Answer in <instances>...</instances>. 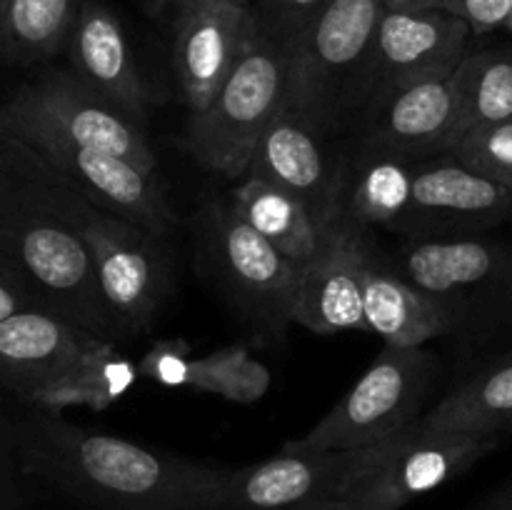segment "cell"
Masks as SVG:
<instances>
[{
  "label": "cell",
  "mask_w": 512,
  "mask_h": 510,
  "mask_svg": "<svg viewBox=\"0 0 512 510\" xmlns=\"http://www.w3.org/2000/svg\"><path fill=\"white\" fill-rule=\"evenodd\" d=\"M23 475L90 510H218L225 470L68 423L35 408L15 420Z\"/></svg>",
  "instance_id": "1"
},
{
  "label": "cell",
  "mask_w": 512,
  "mask_h": 510,
  "mask_svg": "<svg viewBox=\"0 0 512 510\" xmlns=\"http://www.w3.org/2000/svg\"><path fill=\"white\" fill-rule=\"evenodd\" d=\"M380 0H328L288 48L283 108L320 140L360 115L370 95Z\"/></svg>",
  "instance_id": "2"
},
{
  "label": "cell",
  "mask_w": 512,
  "mask_h": 510,
  "mask_svg": "<svg viewBox=\"0 0 512 510\" xmlns=\"http://www.w3.org/2000/svg\"><path fill=\"white\" fill-rule=\"evenodd\" d=\"M0 275L28 310L78 325L108 343L120 340L93 255L63 220L35 215L0 220Z\"/></svg>",
  "instance_id": "3"
},
{
  "label": "cell",
  "mask_w": 512,
  "mask_h": 510,
  "mask_svg": "<svg viewBox=\"0 0 512 510\" xmlns=\"http://www.w3.org/2000/svg\"><path fill=\"white\" fill-rule=\"evenodd\" d=\"M288 73V45L260 25L215 98L190 113L185 148L210 173L240 180L270 120L280 113Z\"/></svg>",
  "instance_id": "4"
},
{
  "label": "cell",
  "mask_w": 512,
  "mask_h": 510,
  "mask_svg": "<svg viewBox=\"0 0 512 510\" xmlns=\"http://www.w3.org/2000/svg\"><path fill=\"white\" fill-rule=\"evenodd\" d=\"M440 375L433 350L385 345L358 383L288 450H360L410 433Z\"/></svg>",
  "instance_id": "5"
},
{
  "label": "cell",
  "mask_w": 512,
  "mask_h": 510,
  "mask_svg": "<svg viewBox=\"0 0 512 510\" xmlns=\"http://www.w3.org/2000/svg\"><path fill=\"white\" fill-rule=\"evenodd\" d=\"M398 275L448 315L453 333L512 325V248L498 240L405 238Z\"/></svg>",
  "instance_id": "6"
},
{
  "label": "cell",
  "mask_w": 512,
  "mask_h": 510,
  "mask_svg": "<svg viewBox=\"0 0 512 510\" xmlns=\"http://www.w3.org/2000/svg\"><path fill=\"white\" fill-rule=\"evenodd\" d=\"M200 260L260 338L278 340L293 325L300 270L255 233L230 198L208 200L198 215Z\"/></svg>",
  "instance_id": "7"
},
{
  "label": "cell",
  "mask_w": 512,
  "mask_h": 510,
  "mask_svg": "<svg viewBox=\"0 0 512 510\" xmlns=\"http://www.w3.org/2000/svg\"><path fill=\"white\" fill-rule=\"evenodd\" d=\"M3 123L8 133L33 145L65 185L93 208L130 220L158 238H165L178 223L155 175L103 150L73 143L48 118L18 98L3 105Z\"/></svg>",
  "instance_id": "8"
},
{
  "label": "cell",
  "mask_w": 512,
  "mask_h": 510,
  "mask_svg": "<svg viewBox=\"0 0 512 510\" xmlns=\"http://www.w3.org/2000/svg\"><path fill=\"white\" fill-rule=\"evenodd\" d=\"M70 228L93 255L100 293L120 340L148 333L168 293L170 273L163 238L93 205Z\"/></svg>",
  "instance_id": "9"
},
{
  "label": "cell",
  "mask_w": 512,
  "mask_h": 510,
  "mask_svg": "<svg viewBox=\"0 0 512 510\" xmlns=\"http://www.w3.org/2000/svg\"><path fill=\"white\" fill-rule=\"evenodd\" d=\"M498 445V438L425 433L415 425L400 438L368 448L340 500L355 510H400L410 500L463 475Z\"/></svg>",
  "instance_id": "10"
},
{
  "label": "cell",
  "mask_w": 512,
  "mask_h": 510,
  "mask_svg": "<svg viewBox=\"0 0 512 510\" xmlns=\"http://www.w3.org/2000/svg\"><path fill=\"white\" fill-rule=\"evenodd\" d=\"M512 218V190L440 153L415 163L413 188L393 233L405 238H463Z\"/></svg>",
  "instance_id": "11"
},
{
  "label": "cell",
  "mask_w": 512,
  "mask_h": 510,
  "mask_svg": "<svg viewBox=\"0 0 512 510\" xmlns=\"http://www.w3.org/2000/svg\"><path fill=\"white\" fill-rule=\"evenodd\" d=\"M368 448L288 450L263 463L228 468L218 510H315L338 500Z\"/></svg>",
  "instance_id": "12"
},
{
  "label": "cell",
  "mask_w": 512,
  "mask_h": 510,
  "mask_svg": "<svg viewBox=\"0 0 512 510\" xmlns=\"http://www.w3.org/2000/svg\"><path fill=\"white\" fill-rule=\"evenodd\" d=\"M360 140L368 153L425 160L450 153L458 143L455 78H430L398 85L368 98L358 115Z\"/></svg>",
  "instance_id": "13"
},
{
  "label": "cell",
  "mask_w": 512,
  "mask_h": 510,
  "mask_svg": "<svg viewBox=\"0 0 512 510\" xmlns=\"http://www.w3.org/2000/svg\"><path fill=\"white\" fill-rule=\"evenodd\" d=\"M113 345L53 315L18 310L0 320V388L35 405Z\"/></svg>",
  "instance_id": "14"
},
{
  "label": "cell",
  "mask_w": 512,
  "mask_h": 510,
  "mask_svg": "<svg viewBox=\"0 0 512 510\" xmlns=\"http://www.w3.org/2000/svg\"><path fill=\"white\" fill-rule=\"evenodd\" d=\"M473 33L440 8L383 10L373 40L370 95L415 80L448 78L470 53Z\"/></svg>",
  "instance_id": "15"
},
{
  "label": "cell",
  "mask_w": 512,
  "mask_h": 510,
  "mask_svg": "<svg viewBox=\"0 0 512 510\" xmlns=\"http://www.w3.org/2000/svg\"><path fill=\"white\" fill-rule=\"evenodd\" d=\"M13 98L38 110L73 143L128 160L148 175L158 173V155L150 148L143 125L90 93L68 68L48 70L33 83L20 85Z\"/></svg>",
  "instance_id": "16"
},
{
  "label": "cell",
  "mask_w": 512,
  "mask_h": 510,
  "mask_svg": "<svg viewBox=\"0 0 512 510\" xmlns=\"http://www.w3.org/2000/svg\"><path fill=\"white\" fill-rule=\"evenodd\" d=\"M245 175L295 195L325 230L345 225L343 198L348 175L330 163L323 140L285 108H280L260 135Z\"/></svg>",
  "instance_id": "17"
},
{
  "label": "cell",
  "mask_w": 512,
  "mask_h": 510,
  "mask_svg": "<svg viewBox=\"0 0 512 510\" xmlns=\"http://www.w3.org/2000/svg\"><path fill=\"white\" fill-rule=\"evenodd\" d=\"M173 70L190 113H200L253 38L258 20L250 5L198 0L173 20Z\"/></svg>",
  "instance_id": "18"
},
{
  "label": "cell",
  "mask_w": 512,
  "mask_h": 510,
  "mask_svg": "<svg viewBox=\"0 0 512 510\" xmlns=\"http://www.w3.org/2000/svg\"><path fill=\"white\" fill-rule=\"evenodd\" d=\"M68 70L90 93L143 125L150 93L118 15L100 0H83L65 43Z\"/></svg>",
  "instance_id": "19"
},
{
  "label": "cell",
  "mask_w": 512,
  "mask_h": 510,
  "mask_svg": "<svg viewBox=\"0 0 512 510\" xmlns=\"http://www.w3.org/2000/svg\"><path fill=\"white\" fill-rule=\"evenodd\" d=\"M368 255L363 230L348 223L340 225L323 253L300 270L293 323L318 335L343 330L365 333L363 268Z\"/></svg>",
  "instance_id": "20"
},
{
  "label": "cell",
  "mask_w": 512,
  "mask_h": 510,
  "mask_svg": "<svg viewBox=\"0 0 512 510\" xmlns=\"http://www.w3.org/2000/svg\"><path fill=\"white\" fill-rule=\"evenodd\" d=\"M365 333L383 338L393 348H423L443 335H453L448 315L418 288L385 270L370 253L363 268Z\"/></svg>",
  "instance_id": "21"
},
{
  "label": "cell",
  "mask_w": 512,
  "mask_h": 510,
  "mask_svg": "<svg viewBox=\"0 0 512 510\" xmlns=\"http://www.w3.org/2000/svg\"><path fill=\"white\" fill-rule=\"evenodd\" d=\"M88 205L33 145L0 130V220L35 215L73 225Z\"/></svg>",
  "instance_id": "22"
},
{
  "label": "cell",
  "mask_w": 512,
  "mask_h": 510,
  "mask_svg": "<svg viewBox=\"0 0 512 510\" xmlns=\"http://www.w3.org/2000/svg\"><path fill=\"white\" fill-rule=\"evenodd\" d=\"M230 203L255 233L263 235L298 270L313 263L335 235V230H325L295 195L250 175L240 178L230 193Z\"/></svg>",
  "instance_id": "23"
},
{
  "label": "cell",
  "mask_w": 512,
  "mask_h": 510,
  "mask_svg": "<svg viewBox=\"0 0 512 510\" xmlns=\"http://www.w3.org/2000/svg\"><path fill=\"white\" fill-rule=\"evenodd\" d=\"M425 433L498 438L512 430V350L445 395L418 423Z\"/></svg>",
  "instance_id": "24"
},
{
  "label": "cell",
  "mask_w": 512,
  "mask_h": 510,
  "mask_svg": "<svg viewBox=\"0 0 512 510\" xmlns=\"http://www.w3.org/2000/svg\"><path fill=\"white\" fill-rule=\"evenodd\" d=\"M138 373L163 385H188L233 400H255L268 388V370L240 348L193 360L180 343H160L140 360Z\"/></svg>",
  "instance_id": "25"
},
{
  "label": "cell",
  "mask_w": 512,
  "mask_h": 510,
  "mask_svg": "<svg viewBox=\"0 0 512 510\" xmlns=\"http://www.w3.org/2000/svg\"><path fill=\"white\" fill-rule=\"evenodd\" d=\"M83 0H0V63L33 65L63 53Z\"/></svg>",
  "instance_id": "26"
},
{
  "label": "cell",
  "mask_w": 512,
  "mask_h": 510,
  "mask_svg": "<svg viewBox=\"0 0 512 510\" xmlns=\"http://www.w3.org/2000/svg\"><path fill=\"white\" fill-rule=\"evenodd\" d=\"M415 163L418 160L365 150L358 175L353 180L345 178V223L358 230L375 225L393 230L408 208Z\"/></svg>",
  "instance_id": "27"
},
{
  "label": "cell",
  "mask_w": 512,
  "mask_h": 510,
  "mask_svg": "<svg viewBox=\"0 0 512 510\" xmlns=\"http://www.w3.org/2000/svg\"><path fill=\"white\" fill-rule=\"evenodd\" d=\"M453 78L460 138L478 125L512 118V50H470Z\"/></svg>",
  "instance_id": "28"
},
{
  "label": "cell",
  "mask_w": 512,
  "mask_h": 510,
  "mask_svg": "<svg viewBox=\"0 0 512 510\" xmlns=\"http://www.w3.org/2000/svg\"><path fill=\"white\" fill-rule=\"evenodd\" d=\"M135 380H138V365L120 358V353L113 345L110 350L100 353L98 358L90 360L78 373L70 375L68 380L48 390L35 403V408L60 413L68 405H88V408L100 410L105 405L115 403Z\"/></svg>",
  "instance_id": "29"
},
{
  "label": "cell",
  "mask_w": 512,
  "mask_h": 510,
  "mask_svg": "<svg viewBox=\"0 0 512 510\" xmlns=\"http://www.w3.org/2000/svg\"><path fill=\"white\" fill-rule=\"evenodd\" d=\"M450 153L468 168L512 190V118L468 130Z\"/></svg>",
  "instance_id": "30"
},
{
  "label": "cell",
  "mask_w": 512,
  "mask_h": 510,
  "mask_svg": "<svg viewBox=\"0 0 512 510\" xmlns=\"http://www.w3.org/2000/svg\"><path fill=\"white\" fill-rule=\"evenodd\" d=\"M328 0H255L250 3L260 30L290 48Z\"/></svg>",
  "instance_id": "31"
},
{
  "label": "cell",
  "mask_w": 512,
  "mask_h": 510,
  "mask_svg": "<svg viewBox=\"0 0 512 510\" xmlns=\"http://www.w3.org/2000/svg\"><path fill=\"white\" fill-rule=\"evenodd\" d=\"M438 8L463 20L473 35H485L508 25L512 0H438Z\"/></svg>",
  "instance_id": "32"
},
{
  "label": "cell",
  "mask_w": 512,
  "mask_h": 510,
  "mask_svg": "<svg viewBox=\"0 0 512 510\" xmlns=\"http://www.w3.org/2000/svg\"><path fill=\"white\" fill-rule=\"evenodd\" d=\"M18 443H15V420L0 418V510H25L20 490Z\"/></svg>",
  "instance_id": "33"
},
{
  "label": "cell",
  "mask_w": 512,
  "mask_h": 510,
  "mask_svg": "<svg viewBox=\"0 0 512 510\" xmlns=\"http://www.w3.org/2000/svg\"><path fill=\"white\" fill-rule=\"evenodd\" d=\"M18 310H28V308H25L23 298H20V295L15 293L8 283H5L3 275H0V320H5L8 315L18 313Z\"/></svg>",
  "instance_id": "34"
},
{
  "label": "cell",
  "mask_w": 512,
  "mask_h": 510,
  "mask_svg": "<svg viewBox=\"0 0 512 510\" xmlns=\"http://www.w3.org/2000/svg\"><path fill=\"white\" fill-rule=\"evenodd\" d=\"M148 3L155 15H163V18L175 20L183 10H188L190 5H195L198 0H148Z\"/></svg>",
  "instance_id": "35"
},
{
  "label": "cell",
  "mask_w": 512,
  "mask_h": 510,
  "mask_svg": "<svg viewBox=\"0 0 512 510\" xmlns=\"http://www.w3.org/2000/svg\"><path fill=\"white\" fill-rule=\"evenodd\" d=\"M383 10H423L438 8V0H380Z\"/></svg>",
  "instance_id": "36"
},
{
  "label": "cell",
  "mask_w": 512,
  "mask_h": 510,
  "mask_svg": "<svg viewBox=\"0 0 512 510\" xmlns=\"http://www.w3.org/2000/svg\"><path fill=\"white\" fill-rule=\"evenodd\" d=\"M480 510H512V483L505 485L503 490H498Z\"/></svg>",
  "instance_id": "37"
},
{
  "label": "cell",
  "mask_w": 512,
  "mask_h": 510,
  "mask_svg": "<svg viewBox=\"0 0 512 510\" xmlns=\"http://www.w3.org/2000/svg\"><path fill=\"white\" fill-rule=\"evenodd\" d=\"M315 510H355L353 505L350 503H345V500H330V503H325V505H320V508H315Z\"/></svg>",
  "instance_id": "38"
},
{
  "label": "cell",
  "mask_w": 512,
  "mask_h": 510,
  "mask_svg": "<svg viewBox=\"0 0 512 510\" xmlns=\"http://www.w3.org/2000/svg\"><path fill=\"white\" fill-rule=\"evenodd\" d=\"M0 130H5V123H3V105H0Z\"/></svg>",
  "instance_id": "39"
},
{
  "label": "cell",
  "mask_w": 512,
  "mask_h": 510,
  "mask_svg": "<svg viewBox=\"0 0 512 510\" xmlns=\"http://www.w3.org/2000/svg\"><path fill=\"white\" fill-rule=\"evenodd\" d=\"M233 3H240V5H250V0H233Z\"/></svg>",
  "instance_id": "40"
},
{
  "label": "cell",
  "mask_w": 512,
  "mask_h": 510,
  "mask_svg": "<svg viewBox=\"0 0 512 510\" xmlns=\"http://www.w3.org/2000/svg\"><path fill=\"white\" fill-rule=\"evenodd\" d=\"M505 28H508L510 33H512V13H510V20H508V25H505Z\"/></svg>",
  "instance_id": "41"
}]
</instances>
